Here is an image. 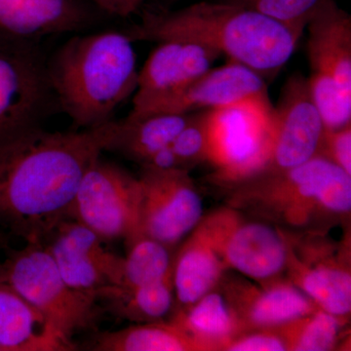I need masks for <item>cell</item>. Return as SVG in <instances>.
Here are the masks:
<instances>
[{
	"label": "cell",
	"instance_id": "83f0119b",
	"mask_svg": "<svg viewBox=\"0 0 351 351\" xmlns=\"http://www.w3.org/2000/svg\"><path fill=\"white\" fill-rule=\"evenodd\" d=\"M307 84L325 128L332 130L351 124V100L346 98L334 80L311 73Z\"/></svg>",
	"mask_w": 351,
	"mask_h": 351
},
{
	"label": "cell",
	"instance_id": "4fadbf2b",
	"mask_svg": "<svg viewBox=\"0 0 351 351\" xmlns=\"http://www.w3.org/2000/svg\"><path fill=\"white\" fill-rule=\"evenodd\" d=\"M324 129L307 78L301 73L290 76L274 108V145L263 170L289 169L311 160L318 154Z\"/></svg>",
	"mask_w": 351,
	"mask_h": 351
},
{
	"label": "cell",
	"instance_id": "ac0fdd59",
	"mask_svg": "<svg viewBox=\"0 0 351 351\" xmlns=\"http://www.w3.org/2000/svg\"><path fill=\"white\" fill-rule=\"evenodd\" d=\"M75 350L45 316L0 281V351Z\"/></svg>",
	"mask_w": 351,
	"mask_h": 351
},
{
	"label": "cell",
	"instance_id": "d6986e66",
	"mask_svg": "<svg viewBox=\"0 0 351 351\" xmlns=\"http://www.w3.org/2000/svg\"><path fill=\"white\" fill-rule=\"evenodd\" d=\"M191 113L129 114L122 120L112 119L107 123L105 151L117 152L141 166L145 165L156 152L172 144L188 123Z\"/></svg>",
	"mask_w": 351,
	"mask_h": 351
},
{
	"label": "cell",
	"instance_id": "4316f807",
	"mask_svg": "<svg viewBox=\"0 0 351 351\" xmlns=\"http://www.w3.org/2000/svg\"><path fill=\"white\" fill-rule=\"evenodd\" d=\"M242 7L276 21L302 36L309 21L325 0H214Z\"/></svg>",
	"mask_w": 351,
	"mask_h": 351
},
{
	"label": "cell",
	"instance_id": "44dd1931",
	"mask_svg": "<svg viewBox=\"0 0 351 351\" xmlns=\"http://www.w3.org/2000/svg\"><path fill=\"white\" fill-rule=\"evenodd\" d=\"M228 269L225 262L196 226L173 260L177 309L191 306L214 290Z\"/></svg>",
	"mask_w": 351,
	"mask_h": 351
},
{
	"label": "cell",
	"instance_id": "52a82bcc",
	"mask_svg": "<svg viewBox=\"0 0 351 351\" xmlns=\"http://www.w3.org/2000/svg\"><path fill=\"white\" fill-rule=\"evenodd\" d=\"M197 228L228 269L265 283L278 278L287 267L285 233L269 223L246 219L239 209L216 210L203 216Z\"/></svg>",
	"mask_w": 351,
	"mask_h": 351
},
{
	"label": "cell",
	"instance_id": "2e32d148",
	"mask_svg": "<svg viewBox=\"0 0 351 351\" xmlns=\"http://www.w3.org/2000/svg\"><path fill=\"white\" fill-rule=\"evenodd\" d=\"M223 294L244 331L283 326L319 308L301 289L278 278L263 283L262 288L230 282Z\"/></svg>",
	"mask_w": 351,
	"mask_h": 351
},
{
	"label": "cell",
	"instance_id": "e575fe53",
	"mask_svg": "<svg viewBox=\"0 0 351 351\" xmlns=\"http://www.w3.org/2000/svg\"><path fill=\"white\" fill-rule=\"evenodd\" d=\"M172 1H178V0H172Z\"/></svg>",
	"mask_w": 351,
	"mask_h": 351
},
{
	"label": "cell",
	"instance_id": "9a60e30c",
	"mask_svg": "<svg viewBox=\"0 0 351 351\" xmlns=\"http://www.w3.org/2000/svg\"><path fill=\"white\" fill-rule=\"evenodd\" d=\"M138 71L133 110L138 114L157 101L174 93L208 69L219 59L218 51L193 43L170 39L158 43Z\"/></svg>",
	"mask_w": 351,
	"mask_h": 351
},
{
	"label": "cell",
	"instance_id": "4dcf8cb0",
	"mask_svg": "<svg viewBox=\"0 0 351 351\" xmlns=\"http://www.w3.org/2000/svg\"><path fill=\"white\" fill-rule=\"evenodd\" d=\"M226 351H285L287 343L276 328L241 334L223 348Z\"/></svg>",
	"mask_w": 351,
	"mask_h": 351
},
{
	"label": "cell",
	"instance_id": "5bb4252c",
	"mask_svg": "<svg viewBox=\"0 0 351 351\" xmlns=\"http://www.w3.org/2000/svg\"><path fill=\"white\" fill-rule=\"evenodd\" d=\"M256 98H269L265 80L251 69L230 61L225 66L208 69L174 93L157 101L145 112L130 114H186L228 107Z\"/></svg>",
	"mask_w": 351,
	"mask_h": 351
},
{
	"label": "cell",
	"instance_id": "e0dca14e",
	"mask_svg": "<svg viewBox=\"0 0 351 351\" xmlns=\"http://www.w3.org/2000/svg\"><path fill=\"white\" fill-rule=\"evenodd\" d=\"M311 73L328 76L351 100V17L335 0H325L306 25Z\"/></svg>",
	"mask_w": 351,
	"mask_h": 351
},
{
	"label": "cell",
	"instance_id": "484cf974",
	"mask_svg": "<svg viewBox=\"0 0 351 351\" xmlns=\"http://www.w3.org/2000/svg\"><path fill=\"white\" fill-rule=\"evenodd\" d=\"M343 321L345 318L317 308L276 329L285 339L288 350L327 351L338 343Z\"/></svg>",
	"mask_w": 351,
	"mask_h": 351
},
{
	"label": "cell",
	"instance_id": "836d02e7",
	"mask_svg": "<svg viewBox=\"0 0 351 351\" xmlns=\"http://www.w3.org/2000/svg\"><path fill=\"white\" fill-rule=\"evenodd\" d=\"M126 3L130 7L132 13H135L138 10V7L142 5L147 0H125Z\"/></svg>",
	"mask_w": 351,
	"mask_h": 351
},
{
	"label": "cell",
	"instance_id": "7c38bea8",
	"mask_svg": "<svg viewBox=\"0 0 351 351\" xmlns=\"http://www.w3.org/2000/svg\"><path fill=\"white\" fill-rule=\"evenodd\" d=\"M105 240L75 219L60 223L43 242L69 287L97 300V292L117 280L119 255L108 251Z\"/></svg>",
	"mask_w": 351,
	"mask_h": 351
},
{
	"label": "cell",
	"instance_id": "f1b7e54d",
	"mask_svg": "<svg viewBox=\"0 0 351 351\" xmlns=\"http://www.w3.org/2000/svg\"><path fill=\"white\" fill-rule=\"evenodd\" d=\"M208 114L209 110L191 113L188 123L169 145L177 169L189 171L196 164L207 160Z\"/></svg>",
	"mask_w": 351,
	"mask_h": 351
},
{
	"label": "cell",
	"instance_id": "d6a6232c",
	"mask_svg": "<svg viewBox=\"0 0 351 351\" xmlns=\"http://www.w3.org/2000/svg\"><path fill=\"white\" fill-rule=\"evenodd\" d=\"M9 248L8 235L3 230H0V254L5 252Z\"/></svg>",
	"mask_w": 351,
	"mask_h": 351
},
{
	"label": "cell",
	"instance_id": "d4e9b609",
	"mask_svg": "<svg viewBox=\"0 0 351 351\" xmlns=\"http://www.w3.org/2000/svg\"><path fill=\"white\" fill-rule=\"evenodd\" d=\"M128 253L120 260L112 285L134 288L156 282L172 274V249L145 235L127 242Z\"/></svg>",
	"mask_w": 351,
	"mask_h": 351
},
{
	"label": "cell",
	"instance_id": "6da1fadb",
	"mask_svg": "<svg viewBox=\"0 0 351 351\" xmlns=\"http://www.w3.org/2000/svg\"><path fill=\"white\" fill-rule=\"evenodd\" d=\"M107 140V123L82 131L38 127L0 147V230L43 243L71 219L83 176Z\"/></svg>",
	"mask_w": 351,
	"mask_h": 351
},
{
	"label": "cell",
	"instance_id": "8992f818",
	"mask_svg": "<svg viewBox=\"0 0 351 351\" xmlns=\"http://www.w3.org/2000/svg\"><path fill=\"white\" fill-rule=\"evenodd\" d=\"M0 281L13 288L68 341L94 325L97 301L69 287L43 243H25L5 251Z\"/></svg>",
	"mask_w": 351,
	"mask_h": 351
},
{
	"label": "cell",
	"instance_id": "ba28073f",
	"mask_svg": "<svg viewBox=\"0 0 351 351\" xmlns=\"http://www.w3.org/2000/svg\"><path fill=\"white\" fill-rule=\"evenodd\" d=\"M138 177L99 157L83 176L71 208L80 221L107 241L138 237Z\"/></svg>",
	"mask_w": 351,
	"mask_h": 351
},
{
	"label": "cell",
	"instance_id": "277c9868",
	"mask_svg": "<svg viewBox=\"0 0 351 351\" xmlns=\"http://www.w3.org/2000/svg\"><path fill=\"white\" fill-rule=\"evenodd\" d=\"M230 188L232 207L292 228L350 214L351 176L320 156L289 169L261 171Z\"/></svg>",
	"mask_w": 351,
	"mask_h": 351
},
{
	"label": "cell",
	"instance_id": "cb8c5ba5",
	"mask_svg": "<svg viewBox=\"0 0 351 351\" xmlns=\"http://www.w3.org/2000/svg\"><path fill=\"white\" fill-rule=\"evenodd\" d=\"M96 351H195L193 341L171 321L138 323L125 329L104 332L92 339Z\"/></svg>",
	"mask_w": 351,
	"mask_h": 351
},
{
	"label": "cell",
	"instance_id": "1f68e13d",
	"mask_svg": "<svg viewBox=\"0 0 351 351\" xmlns=\"http://www.w3.org/2000/svg\"><path fill=\"white\" fill-rule=\"evenodd\" d=\"M90 1L93 2L95 5L98 6L108 15L125 18L133 14L125 0H90Z\"/></svg>",
	"mask_w": 351,
	"mask_h": 351
},
{
	"label": "cell",
	"instance_id": "7402d4cb",
	"mask_svg": "<svg viewBox=\"0 0 351 351\" xmlns=\"http://www.w3.org/2000/svg\"><path fill=\"white\" fill-rule=\"evenodd\" d=\"M170 321L195 343L198 350H223L244 331L225 294L215 289L191 306L174 309Z\"/></svg>",
	"mask_w": 351,
	"mask_h": 351
},
{
	"label": "cell",
	"instance_id": "7a4b0ae2",
	"mask_svg": "<svg viewBox=\"0 0 351 351\" xmlns=\"http://www.w3.org/2000/svg\"><path fill=\"white\" fill-rule=\"evenodd\" d=\"M133 43L193 41L272 80L294 54L300 36L285 25L223 2L201 1L176 11L147 13L125 32Z\"/></svg>",
	"mask_w": 351,
	"mask_h": 351
},
{
	"label": "cell",
	"instance_id": "603a6c76",
	"mask_svg": "<svg viewBox=\"0 0 351 351\" xmlns=\"http://www.w3.org/2000/svg\"><path fill=\"white\" fill-rule=\"evenodd\" d=\"M97 301L117 317L136 323L164 321L176 304L172 274L156 282L127 288L104 286L97 292Z\"/></svg>",
	"mask_w": 351,
	"mask_h": 351
},
{
	"label": "cell",
	"instance_id": "f546056e",
	"mask_svg": "<svg viewBox=\"0 0 351 351\" xmlns=\"http://www.w3.org/2000/svg\"><path fill=\"white\" fill-rule=\"evenodd\" d=\"M317 156L338 165L351 176V124L339 129H324Z\"/></svg>",
	"mask_w": 351,
	"mask_h": 351
},
{
	"label": "cell",
	"instance_id": "30bf717a",
	"mask_svg": "<svg viewBox=\"0 0 351 351\" xmlns=\"http://www.w3.org/2000/svg\"><path fill=\"white\" fill-rule=\"evenodd\" d=\"M189 171L142 167L138 235L174 248L200 223L203 203Z\"/></svg>",
	"mask_w": 351,
	"mask_h": 351
},
{
	"label": "cell",
	"instance_id": "8fae6325",
	"mask_svg": "<svg viewBox=\"0 0 351 351\" xmlns=\"http://www.w3.org/2000/svg\"><path fill=\"white\" fill-rule=\"evenodd\" d=\"M103 14L90 0H0V49H39L52 36L86 31Z\"/></svg>",
	"mask_w": 351,
	"mask_h": 351
},
{
	"label": "cell",
	"instance_id": "9c48e42d",
	"mask_svg": "<svg viewBox=\"0 0 351 351\" xmlns=\"http://www.w3.org/2000/svg\"><path fill=\"white\" fill-rule=\"evenodd\" d=\"M45 62L40 48L0 49V147L41 127L58 107Z\"/></svg>",
	"mask_w": 351,
	"mask_h": 351
},
{
	"label": "cell",
	"instance_id": "ffe728a7",
	"mask_svg": "<svg viewBox=\"0 0 351 351\" xmlns=\"http://www.w3.org/2000/svg\"><path fill=\"white\" fill-rule=\"evenodd\" d=\"M291 282L301 289L322 311L346 318L351 311V276L348 263L336 258H299L288 250Z\"/></svg>",
	"mask_w": 351,
	"mask_h": 351
},
{
	"label": "cell",
	"instance_id": "3957f363",
	"mask_svg": "<svg viewBox=\"0 0 351 351\" xmlns=\"http://www.w3.org/2000/svg\"><path fill=\"white\" fill-rule=\"evenodd\" d=\"M80 34L60 46L45 66L58 107L85 130L112 119L137 90L138 71L125 32Z\"/></svg>",
	"mask_w": 351,
	"mask_h": 351
},
{
	"label": "cell",
	"instance_id": "5b68a950",
	"mask_svg": "<svg viewBox=\"0 0 351 351\" xmlns=\"http://www.w3.org/2000/svg\"><path fill=\"white\" fill-rule=\"evenodd\" d=\"M274 138V108L269 98L249 99L209 110L207 162L215 182L232 186L267 167Z\"/></svg>",
	"mask_w": 351,
	"mask_h": 351
}]
</instances>
